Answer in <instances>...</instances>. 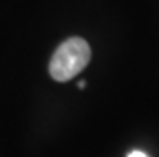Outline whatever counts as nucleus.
<instances>
[{
  "label": "nucleus",
  "instance_id": "obj_1",
  "mask_svg": "<svg viewBox=\"0 0 159 157\" xmlns=\"http://www.w3.org/2000/svg\"><path fill=\"white\" fill-rule=\"evenodd\" d=\"M92 51L89 43L80 37L64 40L50 59L48 72L57 82H68L74 79L89 64Z\"/></svg>",
  "mask_w": 159,
  "mask_h": 157
},
{
  "label": "nucleus",
  "instance_id": "obj_2",
  "mask_svg": "<svg viewBox=\"0 0 159 157\" xmlns=\"http://www.w3.org/2000/svg\"><path fill=\"white\" fill-rule=\"evenodd\" d=\"M127 157H148V154H145L143 151H132Z\"/></svg>",
  "mask_w": 159,
  "mask_h": 157
},
{
  "label": "nucleus",
  "instance_id": "obj_3",
  "mask_svg": "<svg viewBox=\"0 0 159 157\" xmlns=\"http://www.w3.org/2000/svg\"><path fill=\"white\" fill-rule=\"evenodd\" d=\"M77 87H79V88H85V82H84V80H80L79 84H77Z\"/></svg>",
  "mask_w": 159,
  "mask_h": 157
}]
</instances>
